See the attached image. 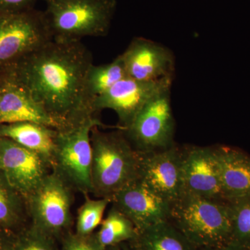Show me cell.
<instances>
[{"mask_svg":"<svg viewBox=\"0 0 250 250\" xmlns=\"http://www.w3.org/2000/svg\"><path fill=\"white\" fill-rule=\"evenodd\" d=\"M210 250H250V249H247V248H243V247H240L236 246L233 244H228L227 246L221 247V248H215V249Z\"/></svg>","mask_w":250,"mask_h":250,"instance_id":"83f0119b","label":"cell"},{"mask_svg":"<svg viewBox=\"0 0 250 250\" xmlns=\"http://www.w3.org/2000/svg\"><path fill=\"white\" fill-rule=\"evenodd\" d=\"M58 241L30 223L16 233L12 250H59Z\"/></svg>","mask_w":250,"mask_h":250,"instance_id":"cb8c5ba5","label":"cell"},{"mask_svg":"<svg viewBox=\"0 0 250 250\" xmlns=\"http://www.w3.org/2000/svg\"><path fill=\"white\" fill-rule=\"evenodd\" d=\"M29 224L26 199L0 170V229L17 233Z\"/></svg>","mask_w":250,"mask_h":250,"instance_id":"d6986e66","label":"cell"},{"mask_svg":"<svg viewBox=\"0 0 250 250\" xmlns=\"http://www.w3.org/2000/svg\"><path fill=\"white\" fill-rule=\"evenodd\" d=\"M16 234L0 229V250H12Z\"/></svg>","mask_w":250,"mask_h":250,"instance_id":"4316f807","label":"cell"},{"mask_svg":"<svg viewBox=\"0 0 250 250\" xmlns=\"http://www.w3.org/2000/svg\"><path fill=\"white\" fill-rule=\"evenodd\" d=\"M24 122L63 129L62 125L49 116L22 85L4 74L0 85V125Z\"/></svg>","mask_w":250,"mask_h":250,"instance_id":"9a60e30c","label":"cell"},{"mask_svg":"<svg viewBox=\"0 0 250 250\" xmlns=\"http://www.w3.org/2000/svg\"><path fill=\"white\" fill-rule=\"evenodd\" d=\"M39 0H0V14H14L34 9Z\"/></svg>","mask_w":250,"mask_h":250,"instance_id":"484cf974","label":"cell"},{"mask_svg":"<svg viewBox=\"0 0 250 250\" xmlns=\"http://www.w3.org/2000/svg\"><path fill=\"white\" fill-rule=\"evenodd\" d=\"M139 153L140 180L170 203L183 195L182 147L174 144L155 152Z\"/></svg>","mask_w":250,"mask_h":250,"instance_id":"8fae6325","label":"cell"},{"mask_svg":"<svg viewBox=\"0 0 250 250\" xmlns=\"http://www.w3.org/2000/svg\"><path fill=\"white\" fill-rule=\"evenodd\" d=\"M74 191L52 170L26 198L29 223L61 241L62 237L71 231Z\"/></svg>","mask_w":250,"mask_h":250,"instance_id":"8992f818","label":"cell"},{"mask_svg":"<svg viewBox=\"0 0 250 250\" xmlns=\"http://www.w3.org/2000/svg\"><path fill=\"white\" fill-rule=\"evenodd\" d=\"M95 117L66 129L58 130L52 156V170L75 191L88 196L92 193V147L90 133L102 126Z\"/></svg>","mask_w":250,"mask_h":250,"instance_id":"5b68a950","label":"cell"},{"mask_svg":"<svg viewBox=\"0 0 250 250\" xmlns=\"http://www.w3.org/2000/svg\"><path fill=\"white\" fill-rule=\"evenodd\" d=\"M82 41L52 40L21 59L5 73L62 125L75 126L94 117L85 97V77L93 65Z\"/></svg>","mask_w":250,"mask_h":250,"instance_id":"6da1fadb","label":"cell"},{"mask_svg":"<svg viewBox=\"0 0 250 250\" xmlns=\"http://www.w3.org/2000/svg\"><path fill=\"white\" fill-rule=\"evenodd\" d=\"M126 77L127 76L121 55L110 63L100 65L93 64L90 67L85 77L84 93L85 99L93 112L95 99Z\"/></svg>","mask_w":250,"mask_h":250,"instance_id":"ffe728a7","label":"cell"},{"mask_svg":"<svg viewBox=\"0 0 250 250\" xmlns=\"http://www.w3.org/2000/svg\"><path fill=\"white\" fill-rule=\"evenodd\" d=\"M183 149V194L225 199L213 147L187 146Z\"/></svg>","mask_w":250,"mask_h":250,"instance_id":"5bb4252c","label":"cell"},{"mask_svg":"<svg viewBox=\"0 0 250 250\" xmlns=\"http://www.w3.org/2000/svg\"><path fill=\"white\" fill-rule=\"evenodd\" d=\"M95 126L90 133L92 194L112 197L139 178V153L123 130L104 132Z\"/></svg>","mask_w":250,"mask_h":250,"instance_id":"3957f363","label":"cell"},{"mask_svg":"<svg viewBox=\"0 0 250 250\" xmlns=\"http://www.w3.org/2000/svg\"><path fill=\"white\" fill-rule=\"evenodd\" d=\"M172 78L141 82L126 77L94 101V112L111 109L119 120L120 129L129 127L138 113L154 96L170 89Z\"/></svg>","mask_w":250,"mask_h":250,"instance_id":"9c48e42d","label":"cell"},{"mask_svg":"<svg viewBox=\"0 0 250 250\" xmlns=\"http://www.w3.org/2000/svg\"><path fill=\"white\" fill-rule=\"evenodd\" d=\"M0 170L26 199L52 172V165L42 154L0 137Z\"/></svg>","mask_w":250,"mask_h":250,"instance_id":"30bf717a","label":"cell"},{"mask_svg":"<svg viewBox=\"0 0 250 250\" xmlns=\"http://www.w3.org/2000/svg\"><path fill=\"white\" fill-rule=\"evenodd\" d=\"M59 250H105L97 238L96 234L81 236L75 232L67 233L62 240Z\"/></svg>","mask_w":250,"mask_h":250,"instance_id":"d4e9b609","label":"cell"},{"mask_svg":"<svg viewBox=\"0 0 250 250\" xmlns=\"http://www.w3.org/2000/svg\"><path fill=\"white\" fill-rule=\"evenodd\" d=\"M228 200L232 220L230 243L250 250V194Z\"/></svg>","mask_w":250,"mask_h":250,"instance_id":"7402d4cb","label":"cell"},{"mask_svg":"<svg viewBox=\"0 0 250 250\" xmlns=\"http://www.w3.org/2000/svg\"><path fill=\"white\" fill-rule=\"evenodd\" d=\"M52 40L43 11L0 14V75Z\"/></svg>","mask_w":250,"mask_h":250,"instance_id":"52a82bcc","label":"cell"},{"mask_svg":"<svg viewBox=\"0 0 250 250\" xmlns=\"http://www.w3.org/2000/svg\"><path fill=\"white\" fill-rule=\"evenodd\" d=\"M126 76L141 82L172 78L174 59L164 46L144 38H135L121 55Z\"/></svg>","mask_w":250,"mask_h":250,"instance_id":"4fadbf2b","label":"cell"},{"mask_svg":"<svg viewBox=\"0 0 250 250\" xmlns=\"http://www.w3.org/2000/svg\"><path fill=\"white\" fill-rule=\"evenodd\" d=\"M111 204L132 222L137 231H141L167 221L171 203L138 178L115 194Z\"/></svg>","mask_w":250,"mask_h":250,"instance_id":"7c38bea8","label":"cell"},{"mask_svg":"<svg viewBox=\"0 0 250 250\" xmlns=\"http://www.w3.org/2000/svg\"><path fill=\"white\" fill-rule=\"evenodd\" d=\"M175 122L170 103V89L151 99L129 127L123 130L133 147L140 153L172 147Z\"/></svg>","mask_w":250,"mask_h":250,"instance_id":"ba28073f","label":"cell"},{"mask_svg":"<svg viewBox=\"0 0 250 250\" xmlns=\"http://www.w3.org/2000/svg\"><path fill=\"white\" fill-rule=\"evenodd\" d=\"M4 75H0V85H1V82H2L3 79H4Z\"/></svg>","mask_w":250,"mask_h":250,"instance_id":"f546056e","label":"cell"},{"mask_svg":"<svg viewBox=\"0 0 250 250\" xmlns=\"http://www.w3.org/2000/svg\"><path fill=\"white\" fill-rule=\"evenodd\" d=\"M57 131L45 125L29 122L0 125V137L12 140L23 147L35 151L45 156L51 163Z\"/></svg>","mask_w":250,"mask_h":250,"instance_id":"e0dca14e","label":"cell"},{"mask_svg":"<svg viewBox=\"0 0 250 250\" xmlns=\"http://www.w3.org/2000/svg\"><path fill=\"white\" fill-rule=\"evenodd\" d=\"M100 227V230L95 234L105 249L127 243L137 234V230L132 222L113 206Z\"/></svg>","mask_w":250,"mask_h":250,"instance_id":"44dd1931","label":"cell"},{"mask_svg":"<svg viewBox=\"0 0 250 250\" xmlns=\"http://www.w3.org/2000/svg\"><path fill=\"white\" fill-rule=\"evenodd\" d=\"M85 202L78 210L75 233L81 236L93 234L94 231L100 226L104 220V215L111 200L108 198L94 200L85 196Z\"/></svg>","mask_w":250,"mask_h":250,"instance_id":"603a6c76","label":"cell"},{"mask_svg":"<svg viewBox=\"0 0 250 250\" xmlns=\"http://www.w3.org/2000/svg\"><path fill=\"white\" fill-rule=\"evenodd\" d=\"M126 243L132 250H200L168 221L137 231L134 239Z\"/></svg>","mask_w":250,"mask_h":250,"instance_id":"ac0fdd59","label":"cell"},{"mask_svg":"<svg viewBox=\"0 0 250 250\" xmlns=\"http://www.w3.org/2000/svg\"><path fill=\"white\" fill-rule=\"evenodd\" d=\"M122 250H132L131 249V248H129V246H128V245L126 244V243H123V244L121 245Z\"/></svg>","mask_w":250,"mask_h":250,"instance_id":"f1b7e54d","label":"cell"},{"mask_svg":"<svg viewBox=\"0 0 250 250\" xmlns=\"http://www.w3.org/2000/svg\"><path fill=\"white\" fill-rule=\"evenodd\" d=\"M224 198L250 194V156L235 147H213Z\"/></svg>","mask_w":250,"mask_h":250,"instance_id":"2e32d148","label":"cell"},{"mask_svg":"<svg viewBox=\"0 0 250 250\" xmlns=\"http://www.w3.org/2000/svg\"><path fill=\"white\" fill-rule=\"evenodd\" d=\"M52 39L81 41L107 34L116 11V0H42Z\"/></svg>","mask_w":250,"mask_h":250,"instance_id":"277c9868","label":"cell"},{"mask_svg":"<svg viewBox=\"0 0 250 250\" xmlns=\"http://www.w3.org/2000/svg\"><path fill=\"white\" fill-rule=\"evenodd\" d=\"M167 221L197 249L213 250L231 243L232 220L226 199L183 194L170 204Z\"/></svg>","mask_w":250,"mask_h":250,"instance_id":"7a4b0ae2","label":"cell"}]
</instances>
